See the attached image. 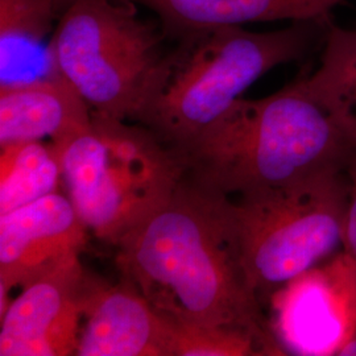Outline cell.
<instances>
[{"mask_svg": "<svg viewBox=\"0 0 356 356\" xmlns=\"http://www.w3.org/2000/svg\"><path fill=\"white\" fill-rule=\"evenodd\" d=\"M347 204L346 166L231 201L243 268L259 298L343 251Z\"/></svg>", "mask_w": 356, "mask_h": 356, "instance_id": "5b68a950", "label": "cell"}, {"mask_svg": "<svg viewBox=\"0 0 356 356\" xmlns=\"http://www.w3.org/2000/svg\"><path fill=\"white\" fill-rule=\"evenodd\" d=\"M165 319L169 356L275 355L259 335L243 327L191 325Z\"/></svg>", "mask_w": 356, "mask_h": 356, "instance_id": "9a60e30c", "label": "cell"}, {"mask_svg": "<svg viewBox=\"0 0 356 356\" xmlns=\"http://www.w3.org/2000/svg\"><path fill=\"white\" fill-rule=\"evenodd\" d=\"M346 175L348 179V204L343 251L356 263V154L346 166Z\"/></svg>", "mask_w": 356, "mask_h": 356, "instance_id": "e0dca14e", "label": "cell"}, {"mask_svg": "<svg viewBox=\"0 0 356 356\" xmlns=\"http://www.w3.org/2000/svg\"><path fill=\"white\" fill-rule=\"evenodd\" d=\"M317 23L301 22L270 32L216 26L182 33L154 69L131 120L177 152L269 70L301 58Z\"/></svg>", "mask_w": 356, "mask_h": 356, "instance_id": "3957f363", "label": "cell"}, {"mask_svg": "<svg viewBox=\"0 0 356 356\" xmlns=\"http://www.w3.org/2000/svg\"><path fill=\"white\" fill-rule=\"evenodd\" d=\"M0 148V216L58 191L61 156L51 143L24 141Z\"/></svg>", "mask_w": 356, "mask_h": 356, "instance_id": "5bb4252c", "label": "cell"}, {"mask_svg": "<svg viewBox=\"0 0 356 356\" xmlns=\"http://www.w3.org/2000/svg\"><path fill=\"white\" fill-rule=\"evenodd\" d=\"M282 355L338 356L356 330V263L341 251L272 293Z\"/></svg>", "mask_w": 356, "mask_h": 356, "instance_id": "52a82bcc", "label": "cell"}, {"mask_svg": "<svg viewBox=\"0 0 356 356\" xmlns=\"http://www.w3.org/2000/svg\"><path fill=\"white\" fill-rule=\"evenodd\" d=\"M126 280L163 317L252 331L282 355L243 268L229 195L188 173L116 245Z\"/></svg>", "mask_w": 356, "mask_h": 356, "instance_id": "6da1fadb", "label": "cell"}, {"mask_svg": "<svg viewBox=\"0 0 356 356\" xmlns=\"http://www.w3.org/2000/svg\"><path fill=\"white\" fill-rule=\"evenodd\" d=\"M88 229L58 191L0 216V314L8 293L79 257Z\"/></svg>", "mask_w": 356, "mask_h": 356, "instance_id": "9c48e42d", "label": "cell"}, {"mask_svg": "<svg viewBox=\"0 0 356 356\" xmlns=\"http://www.w3.org/2000/svg\"><path fill=\"white\" fill-rule=\"evenodd\" d=\"M157 13L168 31L182 33L216 26L276 20L323 22L344 0H139Z\"/></svg>", "mask_w": 356, "mask_h": 356, "instance_id": "7c38bea8", "label": "cell"}, {"mask_svg": "<svg viewBox=\"0 0 356 356\" xmlns=\"http://www.w3.org/2000/svg\"><path fill=\"white\" fill-rule=\"evenodd\" d=\"M338 356H356V330L348 339V342L342 347Z\"/></svg>", "mask_w": 356, "mask_h": 356, "instance_id": "ac0fdd59", "label": "cell"}, {"mask_svg": "<svg viewBox=\"0 0 356 356\" xmlns=\"http://www.w3.org/2000/svg\"><path fill=\"white\" fill-rule=\"evenodd\" d=\"M60 156L76 214L92 235L114 245L164 204L186 173L181 157L151 129L98 113Z\"/></svg>", "mask_w": 356, "mask_h": 356, "instance_id": "277c9868", "label": "cell"}, {"mask_svg": "<svg viewBox=\"0 0 356 356\" xmlns=\"http://www.w3.org/2000/svg\"><path fill=\"white\" fill-rule=\"evenodd\" d=\"M176 153L195 181L241 197L347 166L356 144L300 76L264 98H239Z\"/></svg>", "mask_w": 356, "mask_h": 356, "instance_id": "7a4b0ae2", "label": "cell"}, {"mask_svg": "<svg viewBox=\"0 0 356 356\" xmlns=\"http://www.w3.org/2000/svg\"><path fill=\"white\" fill-rule=\"evenodd\" d=\"M58 19L54 0H0V53L4 73L16 51L32 48L51 35Z\"/></svg>", "mask_w": 356, "mask_h": 356, "instance_id": "2e32d148", "label": "cell"}, {"mask_svg": "<svg viewBox=\"0 0 356 356\" xmlns=\"http://www.w3.org/2000/svg\"><path fill=\"white\" fill-rule=\"evenodd\" d=\"M306 86L356 144V29L331 26Z\"/></svg>", "mask_w": 356, "mask_h": 356, "instance_id": "4fadbf2b", "label": "cell"}, {"mask_svg": "<svg viewBox=\"0 0 356 356\" xmlns=\"http://www.w3.org/2000/svg\"><path fill=\"white\" fill-rule=\"evenodd\" d=\"M78 356H169L166 319L129 281L85 273Z\"/></svg>", "mask_w": 356, "mask_h": 356, "instance_id": "30bf717a", "label": "cell"}, {"mask_svg": "<svg viewBox=\"0 0 356 356\" xmlns=\"http://www.w3.org/2000/svg\"><path fill=\"white\" fill-rule=\"evenodd\" d=\"M92 111L65 78L1 82L0 147L49 139L61 151L67 141L85 131Z\"/></svg>", "mask_w": 356, "mask_h": 356, "instance_id": "8fae6325", "label": "cell"}, {"mask_svg": "<svg viewBox=\"0 0 356 356\" xmlns=\"http://www.w3.org/2000/svg\"><path fill=\"white\" fill-rule=\"evenodd\" d=\"M76 0H54V4H56V11L58 17L61 16V13H64L65 10L72 4L74 3Z\"/></svg>", "mask_w": 356, "mask_h": 356, "instance_id": "d6986e66", "label": "cell"}, {"mask_svg": "<svg viewBox=\"0 0 356 356\" xmlns=\"http://www.w3.org/2000/svg\"><path fill=\"white\" fill-rule=\"evenodd\" d=\"M163 35L134 4L76 0L61 16L48 53L92 113L131 120L154 69L165 54Z\"/></svg>", "mask_w": 356, "mask_h": 356, "instance_id": "8992f818", "label": "cell"}, {"mask_svg": "<svg viewBox=\"0 0 356 356\" xmlns=\"http://www.w3.org/2000/svg\"><path fill=\"white\" fill-rule=\"evenodd\" d=\"M85 273L76 257L22 286L0 314V355H76Z\"/></svg>", "mask_w": 356, "mask_h": 356, "instance_id": "ba28073f", "label": "cell"}]
</instances>
